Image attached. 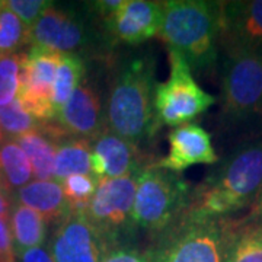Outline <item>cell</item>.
Returning a JSON list of instances; mask_svg holds the SVG:
<instances>
[{"label": "cell", "instance_id": "28", "mask_svg": "<svg viewBox=\"0 0 262 262\" xmlns=\"http://www.w3.org/2000/svg\"><path fill=\"white\" fill-rule=\"evenodd\" d=\"M53 5H54L53 2H47V0H6L5 2V6L18 16L27 28H31L37 22L38 18Z\"/></svg>", "mask_w": 262, "mask_h": 262}, {"label": "cell", "instance_id": "11", "mask_svg": "<svg viewBox=\"0 0 262 262\" xmlns=\"http://www.w3.org/2000/svg\"><path fill=\"white\" fill-rule=\"evenodd\" d=\"M51 249L56 262H101L103 244L84 211L72 210L57 225Z\"/></svg>", "mask_w": 262, "mask_h": 262}, {"label": "cell", "instance_id": "31", "mask_svg": "<svg viewBox=\"0 0 262 262\" xmlns=\"http://www.w3.org/2000/svg\"><path fill=\"white\" fill-rule=\"evenodd\" d=\"M16 256H19V262H56L53 258V253L44 246L27 249Z\"/></svg>", "mask_w": 262, "mask_h": 262}, {"label": "cell", "instance_id": "9", "mask_svg": "<svg viewBox=\"0 0 262 262\" xmlns=\"http://www.w3.org/2000/svg\"><path fill=\"white\" fill-rule=\"evenodd\" d=\"M61 54L31 47L28 53H20V86L18 99L38 121L56 120L53 106V83Z\"/></svg>", "mask_w": 262, "mask_h": 262}, {"label": "cell", "instance_id": "36", "mask_svg": "<svg viewBox=\"0 0 262 262\" xmlns=\"http://www.w3.org/2000/svg\"><path fill=\"white\" fill-rule=\"evenodd\" d=\"M0 189H2V191H5V189H3V184H2V179H0Z\"/></svg>", "mask_w": 262, "mask_h": 262}, {"label": "cell", "instance_id": "25", "mask_svg": "<svg viewBox=\"0 0 262 262\" xmlns=\"http://www.w3.org/2000/svg\"><path fill=\"white\" fill-rule=\"evenodd\" d=\"M61 188L64 192L66 200L72 210L84 211L94 198L96 188L99 185V179L94 175H72L63 179Z\"/></svg>", "mask_w": 262, "mask_h": 262}, {"label": "cell", "instance_id": "18", "mask_svg": "<svg viewBox=\"0 0 262 262\" xmlns=\"http://www.w3.org/2000/svg\"><path fill=\"white\" fill-rule=\"evenodd\" d=\"M9 222L15 255L44 244L48 223L35 210L22 204L12 206Z\"/></svg>", "mask_w": 262, "mask_h": 262}, {"label": "cell", "instance_id": "10", "mask_svg": "<svg viewBox=\"0 0 262 262\" xmlns=\"http://www.w3.org/2000/svg\"><path fill=\"white\" fill-rule=\"evenodd\" d=\"M92 41L88 18L76 8H48L29 28V44L60 54H79Z\"/></svg>", "mask_w": 262, "mask_h": 262}, {"label": "cell", "instance_id": "22", "mask_svg": "<svg viewBox=\"0 0 262 262\" xmlns=\"http://www.w3.org/2000/svg\"><path fill=\"white\" fill-rule=\"evenodd\" d=\"M86 73V66L82 56L61 54L57 67L56 79L53 83V106L54 113H60L64 103L70 99L77 86L82 83Z\"/></svg>", "mask_w": 262, "mask_h": 262}, {"label": "cell", "instance_id": "23", "mask_svg": "<svg viewBox=\"0 0 262 262\" xmlns=\"http://www.w3.org/2000/svg\"><path fill=\"white\" fill-rule=\"evenodd\" d=\"M225 262H262V223L232 227Z\"/></svg>", "mask_w": 262, "mask_h": 262}, {"label": "cell", "instance_id": "17", "mask_svg": "<svg viewBox=\"0 0 262 262\" xmlns=\"http://www.w3.org/2000/svg\"><path fill=\"white\" fill-rule=\"evenodd\" d=\"M19 203L42 215L47 223H60L72 211L61 184L57 181H34L16 191Z\"/></svg>", "mask_w": 262, "mask_h": 262}, {"label": "cell", "instance_id": "35", "mask_svg": "<svg viewBox=\"0 0 262 262\" xmlns=\"http://www.w3.org/2000/svg\"><path fill=\"white\" fill-rule=\"evenodd\" d=\"M3 139H5V134H3V133H2V131H0V143H2V141H3Z\"/></svg>", "mask_w": 262, "mask_h": 262}, {"label": "cell", "instance_id": "19", "mask_svg": "<svg viewBox=\"0 0 262 262\" xmlns=\"http://www.w3.org/2000/svg\"><path fill=\"white\" fill-rule=\"evenodd\" d=\"M18 143L20 149L28 156L32 173L37 181H51L54 179V160H56L57 141L51 139L46 131L41 128L29 131L27 134L12 139Z\"/></svg>", "mask_w": 262, "mask_h": 262}, {"label": "cell", "instance_id": "6", "mask_svg": "<svg viewBox=\"0 0 262 262\" xmlns=\"http://www.w3.org/2000/svg\"><path fill=\"white\" fill-rule=\"evenodd\" d=\"M170 75L168 80L156 83L153 95V131L160 127H179L191 122L214 105L215 98L196 83L187 60L169 50Z\"/></svg>", "mask_w": 262, "mask_h": 262}, {"label": "cell", "instance_id": "20", "mask_svg": "<svg viewBox=\"0 0 262 262\" xmlns=\"http://www.w3.org/2000/svg\"><path fill=\"white\" fill-rule=\"evenodd\" d=\"M92 143L86 139L69 137L57 144L54 160V181L61 182L72 175L91 173ZM92 175V173H91Z\"/></svg>", "mask_w": 262, "mask_h": 262}, {"label": "cell", "instance_id": "12", "mask_svg": "<svg viewBox=\"0 0 262 262\" xmlns=\"http://www.w3.org/2000/svg\"><path fill=\"white\" fill-rule=\"evenodd\" d=\"M163 2L124 0L120 9L102 20L113 41L139 46L159 34Z\"/></svg>", "mask_w": 262, "mask_h": 262}, {"label": "cell", "instance_id": "24", "mask_svg": "<svg viewBox=\"0 0 262 262\" xmlns=\"http://www.w3.org/2000/svg\"><path fill=\"white\" fill-rule=\"evenodd\" d=\"M29 44V28L6 6L0 12V56L18 54Z\"/></svg>", "mask_w": 262, "mask_h": 262}, {"label": "cell", "instance_id": "32", "mask_svg": "<svg viewBox=\"0 0 262 262\" xmlns=\"http://www.w3.org/2000/svg\"><path fill=\"white\" fill-rule=\"evenodd\" d=\"M10 210H12V203L6 196V192L0 189V219L8 222L10 215Z\"/></svg>", "mask_w": 262, "mask_h": 262}, {"label": "cell", "instance_id": "34", "mask_svg": "<svg viewBox=\"0 0 262 262\" xmlns=\"http://www.w3.org/2000/svg\"><path fill=\"white\" fill-rule=\"evenodd\" d=\"M3 6H5V2H3V0H0V12H2V9H3Z\"/></svg>", "mask_w": 262, "mask_h": 262}, {"label": "cell", "instance_id": "7", "mask_svg": "<svg viewBox=\"0 0 262 262\" xmlns=\"http://www.w3.org/2000/svg\"><path fill=\"white\" fill-rule=\"evenodd\" d=\"M262 106V53L226 48L222 73V114L244 120Z\"/></svg>", "mask_w": 262, "mask_h": 262}, {"label": "cell", "instance_id": "29", "mask_svg": "<svg viewBox=\"0 0 262 262\" xmlns=\"http://www.w3.org/2000/svg\"><path fill=\"white\" fill-rule=\"evenodd\" d=\"M101 262H150V258L147 252H141L128 244H121L106 248Z\"/></svg>", "mask_w": 262, "mask_h": 262}, {"label": "cell", "instance_id": "3", "mask_svg": "<svg viewBox=\"0 0 262 262\" xmlns=\"http://www.w3.org/2000/svg\"><path fill=\"white\" fill-rule=\"evenodd\" d=\"M262 191V139L237 149L225 165L196 188L189 207L208 215L230 214Z\"/></svg>", "mask_w": 262, "mask_h": 262}, {"label": "cell", "instance_id": "26", "mask_svg": "<svg viewBox=\"0 0 262 262\" xmlns=\"http://www.w3.org/2000/svg\"><path fill=\"white\" fill-rule=\"evenodd\" d=\"M39 124L41 121L35 120L25 111L18 98L13 99L9 105L0 108V131L9 134L12 139L37 130Z\"/></svg>", "mask_w": 262, "mask_h": 262}, {"label": "cell", "instance_id": "1", "mask_svg": "<svg viewBox=\"0 0 262 262\" xmlns=\"http://www.w3.org/2000/svg\"><path fill=\"white\" fill-rule=\"evenodd\" d=\"M156 63L151 56L131 57L114 76L106 102V128L139 144L155 134L153 95Z\"/></svg>", "mask_w": 262, "mask_h": 262}, {"label": "cell", "instance_id": "14", "mask_svg": "<svg viewBox=\"0 0 262 262\" xmlns=\"http://www.w3.org/2000/svg\"><path fill=\"white\" fill-rule=\"evenodd\" d=\"M91 143V173L99 181L134 175L143 168L144 156L139 144L118 137L106 127Z\"/></svg>", "mask_w": 262, "mask_h": 262}, {"label": "cell", "instance_id": "27", "mask_svg": "<svg viewBox=\"0 0 262 262\" xmlns=\"http://www.w3.org/2000/svg\"><path fill=\"white\" fill-rule=\"evenodd\" d=\"M20 86V53L0 56V108L16 99Z\"/></svg>", "mask_w": 262, "mask_h": 262}, {"label": "cell", "instance_id": "2", "mask_svg": "<svg viewBox=\"0 0 262 262\" xmlns=\"http://www.w3.org/2000/svg\"><path fill=\"white\" fill-rule=\"evenodd\" d=\"M169 50L187 60L189 69L210 70L217 61L220 39V2L169 0L163 2L158 34Z\"/></svg>", "mask_w": 262, "mask_h": 262}, {"label": "cell", "instance_id": "30", "mask_svg": "<svg viewBox=\"0 0 262 262\" xmlns=\"http://www.w3.org/2000/svg\"><path fill=\"white\" fill-rule=\"evenodd\" d=\"M0 262H16L8 222L0 219Z\"/></svg>", "mask_w": 262, "mask_h": 262}, {"label": "cell", "instance_id": "21", "mask_svg": "<svg viewBox=\"0 0 262 262\" xmlns=\"http://www.w3.org/2000/svg\"><path fill=\"white\" fill-rule=\"evenodd\" d=\"M32 166L25 151L13 140L0 144V179L8 194L25 187L32 178Z\"/></svg>", "mask_w": 262, "mask_h": 262}, {"label": "cell", "instance_id": "8", "mask_svg": "<svg viewBox=\"0 0 262 262\" xmlns=\"http://www.w3.org/2000/svg\"><path fill=\"white\" fill-rule=\"evenodd\" d=\"M136 191L137 173L99 181L84 214L101 236L103 251L110 246L125 244L122 239L134 230L133 207Z\"/></svg>", "mask_w": 262, "mask_h": 262}, {"label": "cell", "instance_id": "5", "mask_svg": "<svg viewBox=\"0 0 262 262\" xmlns=\"http://www.w3.org/2000/svg\"><path fill=\"white\" fill-rule=\"evenodd\" d=\"M188 185L178 173L146 165L137 172V191L133 207L134 227L159 236L189 206Z\"/></svg>", "mask_w": 262, "mask_h": 262}, {"label": "cell", "instance_id": "15", "mask_svg": "<svg viewBox=\"0 0 262 262\" xmlns=\"http://www.w3.org/2000/svg\"><path fill=\"white\" fill-rule=\"evenodd\" d=\"M54 121L67 137L91 141L105 128L101 96L88 79L77 86Z\"/></svg>", "mask_w": 262, "mask_h": 262}, {"label": "cell", "instance_id": "13", "mask_svg": "<svg viewBox=\"0 0 262 262\" xmlns=\"http://www.w3.org/2000/svg\"><path fill=\"white\" fill-rule=\"evenodd\" d=\"M220 41L262 53V0L220 2Z\"/></svg>", "mask_w": 262, "mask_h": 262}, {"label": "cell", "instance_id": "33", "mask_svg": "<svg viewBox=\"0 0 262 262\" xmlns=\"http://www.w3.org/2000/svg\"><path fill=\"white\" fill-rule=\"evenodd\" d=\"M251 217H252L255 222H261L262 223V191L256 195L255 201H253Z\"/></svg>", "mask_w": 262, "mask_h": 262}, {"label": "cell", "instance_id": "16", "mask_svg": "<svg viewBox=\"0 0 262 262\" xmlns=\"http://www.w3.org/2000/svg\"><path fill=\"white\" fill-rule=\"evenodd\" d=\"M170 149L166 158L155 162L156 166L170 172H182L192 165H213L219 160L211 137L200 124L188 122L169 133Z\"/></svg>", "mask_w": 262, "mask_h": 262}, {"label": "cell", "instance_id": "4", "mask_svg": "<svg viewBox=\"0 0 262 262\" xmlns=\"http://www.w3.org/2000/svg\"><path fill=\"white\" fill-rule=\"evenodd\" d=\"M232 226L188 206L147 251L150 262H225Z\"/></svg>", "mask_w": 262, "mask_h": 262}]
</instances>
